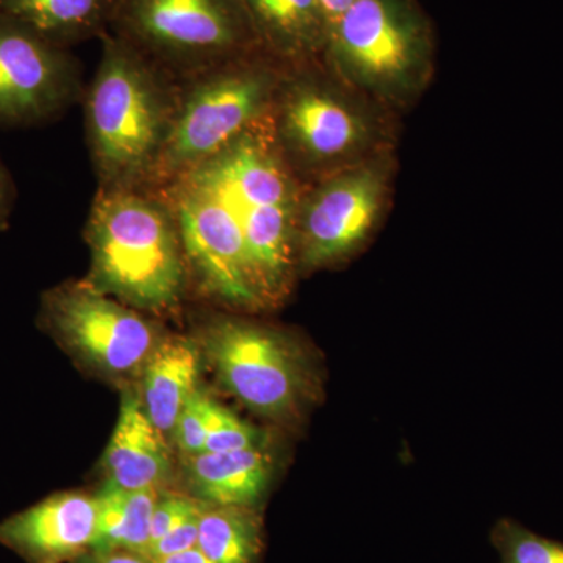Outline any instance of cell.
I'll return each instance as SVG.
<instances>
[{"mask_svg":"<svg viewBox=\"0 0 563 563\" xmlns=\"http://www.w3.org/2000/svg\"><path fill=\"white\" fill-rule=\"evenodd\" d=\"M90 284L146 312L180 301L187 257L172 209L136 188H101L87 225Z\"/></svg>","mask_w":563,"mask_h":563,"instance_id":"obj_1","label":"cell"},{"mask_svg":"<svg viewBox=\"0 0 563 563\" xmlns=\"http://www.w3.org/2000/svg\"><path fill=\"white\" fill-rule=\"evenodd\" d=\"M176 106L154 62L121 36L103 40L87 98L88 143L103 188L151 179Z\"/></svg>","mask_w":563,"mask_h":563,"instance_id":"obj_2","label":"cell"},{"mask_svg":"<svg viewBox=\"0 0 563 563\" xmlns=\"http://www.w3.org/2000/svg\"><path fill=\"white\" fill-rule=\"evenodd\" d=\"M235 62L198 73L191 88L177 99L172 131L151 179L168 184L261 122L272 98V76Z\"/></svg>","mask_w":563,"mask_h":563,"instance_id":"obj_3","label":"cell"},{"mask_svg":"<svg viewBox=\"0 0 563 563\" xmlns=\"http://www.w3.org/2000/svg\"><path fill=\"white\" fill-rule=\"evenodd\" d=\"M113 24L155 65L196 73L239 58L255 38L242 0H120Z\"/></svg>","mask_w":563,"mask_h":563,"instance_id":"obj_4","label":"cell"},{"mask_svg":"<svg viewBox=\"0 0 563 563\" xmlns=\"http://www.w3.org/2000/svg\"><path fill=\"white\" fill-rule=\"evenodd\" d=\"M40 324L65 350L113 377L141 376L161 339L135 309L84 282L44 292Z\"/></svg>","mask_w":563,"mask_h":563,"instance_id":"obj_5","label":"cell"},{"mask_svg":"<svg viewBox=\"0 0 563 563\" xmlns=\"http://www.w3.org/2000/svg\"><path fill=\"white\" fill-rule=\"evenodd\" d=\"M199 346L221 384L252 412L272 420L298 412L307 374L285 336L247 321L218 320L203 329Z\"/></svg>","mask_w":563,"mask_h":563,"instance_id":"obj_6","label":"cell"},{"mask_svg":"<svg viewBox=\"0 0 563 563\" xmlns=\"http://www.w3.org/2000/svg\"><path fill=\"white\" fill-rule=\"evenodd\" d=\"M79 90V66L65 47L0 14V128L54 120Z\"/></svg>","mask_w":563,"mask_h":563,"instance_id":"obj_7","label":"cell"},{"mask_svg":"<svg viewBox=\"0 0 563 563\" xmlns=\"http://www.w3.org/2000/svg\"><path fill=\"white\" fill-rule=\"evenodd\" d=\"M336 60L373 84H393L412 73L424 51L420 21L404 0H357L329 29Z\"/></svg>","mask_w":563,"mask_h":563,"instance_id":"obj_8","label":"cell"},{"mask_svg":"<svg viewBox=\"0 0 563 563\" xmlns=\"http://www.w3.org/2000/svg\"><path fill=\"white\" fill-rule=\"evenodd\" d=\"M384 185L373 172L333 179L303 209L298 242L302 265H328L350 254L368 235L383 203Z\"/></svg>","mask_w":563,"mask_h":563,"instance_id":"obj_9","label":"cell"},{"mask_svg":"<svg viewBox=\"0 0 563 563\" xmlns=\"http://www.w3.org/2000/svg\"><path fill=\"white\" fill-rule=\"evenodd\" d=\"M98 526L95 496L55 493L0 523V543L31 563H60L91 548Z\"/></svg>","mask_w":563,"mask_h":563,"instance_id":"obj_10","label":"cell"},{"mask_svg":"<svg viewBox=\"0 0 563 563\" xmlns=\"http://www.w3.org/2000/svg\"><path fill=\"white\" fill-rule=\"evenodd\" d=\"M280 132L292 150L314 162L340 157L362 139L357 117L312 85H298L285 96Z\"/></svg>","mask_w":563,"mask_h":563,"instance_id":"obj_11","label":"cell"},{"mask_svg":"<svg viewBox=\"0 0 563 563\" xmlns=\"http://www.w3.org/2000/svg\"><path fill=\"white\" fill-rule=\"evenodd\" d=\"M102 463L106 484L125 490H158L168 479L172 459L165 437L131 393L122 396L120 418Z\"/></svg>","mask_w":563,"mask_h":563,"instance_id":"obj_12","label":"cell"},{"mask_svg":"<svg viewBox=\"0 0 563 563\" xmlns=\"http://www.w3.org/2000/svg\"><path fill=\"white\" fill-rule=\"evenodd\" d=\"M201 346L187 336H161L141 372V404L163 437L174 431L185 404L198 390Z\"/></svg>","mask_w":563,"mask_h":563,"instance_id":"obj_13","label":"cell"},{"mask_svg":"<svg viewBox=\"0 0 563 563\" xmlns=\"http://www.w3.org/2000/svg\"><path fill=\"white\" fill-rule=\"evenodd\" d=\"M272 472L273 461L265 446L188 457L192 490L209 506L252 509L268 488Z\"/></svg>","mask_w":563,"mask_h":563,"instance_id":"obj_14","label":"cell"},{"mask_svg":"<svg viewBox=\"0 0 563 563\" xmlns=\"http://www.w3.org/2000/svg\"><path fill=\"white\" fill-rule=\"evenodd\" d=\"M118 5L120 0H0V14L66 49L106 31Z\"/></svg>","mask_w":563,"mask_h":563,"instance_id":"obj_15","label":"cell"},{"mask_svg":"<svg viewBox=\"0 0 563 563\" xmlns=\"http://www.w3.org/2000/svg\"><path fill=\"white\" fill-rule=\"evenodd\" d=\"M255 36L285 55L317 51L329 24L317 0H242Z\"/></svg>","mask_w":563,"mask_h":563,"instance_id":"obj_16","label":"cell"},{"mask_svg":"<svg viewBox=\"0 0 563 563\" xmlns=\"http://www.w3.org/2000/svg\"><path fill=\"white\" fill-rule=\"evenodd\" d=\"M158 490H125L106 484L95 496L98 526L91 548L96 553L131 551L146 555L151 540L152 514Z\"/></svg>","mask_w":563,"mask_h":563,"instance_id":"obj_17","label":"cell"},{"mask_svg":"<svg viewBox=\"0 0 563 563\" xmlns=\"http://www.w3.org/2000/svg\"><path fill=\"white\" fill-rule=\"evenodd\" d=\"M198 548L211 563H257L261 520L251 507L207 504L199 518Z\"/></svg>","mask_w":563,"mask_h":563,"instance_id":"obj_18","label":"cell"},{"mask_svg":"<svg viewBox=\"0 0 563 563\" xmlns=\"http://www.w3.org/2000/svg\"><path fill=\"white\" fill-rule=\"evenodd\" d=\"M493 543L501 563H563V543L537 536L514 521L496 526Z\"/></svg>","mask_w":563,"mask_h":563,"instance_id":"obj_19","label":"cell"},{"mask_svg":"<svg viewBox=\"0 0 563 563\" xmlns=\"http://www.w3.org/2000/svg\"><path fill=\"white\" fill-rule=\"evenodd\" d=\"M262 446H265V435L258 429L236 417L213 398L209 399L203 453H225Z\"/></svg>","mask_w":563,"mask_h":563,"instance_id":"obj_20","label":"cell"},{"mask_svg":"<svg viewBox=\"0 0 563 563\" xmlns=\"http://www.w3.org/2000/svg\"><path fill=\"white\" fill-rule=\"evenodd\" d=\"M210 396L198 388L185 404L174 424L173 437L180 453L192 457L203 453L207 435V407Z\"/></svg>","mask_w":563,"mask_h":563,"instance_id":"obj_21","label":"cell"},{"mask_svg":"<svg viewBox=\"0 0 563 563\" xmlns=\"http://www.w3.org/2000/svg\"><path fill=\"white\" fill-rule=\"evenodd\" d=\"M206 506L207 504L199 499L188 498V496L177 495V493L158 496L154 514H152L150 548L163 537L168 536L177 526L187 521L188 518L201 514Z\"/></svg>","mask_w":563,"mask_h":563,"instance_id":"obj_22","label":"cell"},{"mask_svg":"<svg viewBox=\"0 0 563 563\" xmlns=\"http://www.w3.org/2000/svg\"><path fill=\"white\" fill-rule=\"evenodd\" d=\"M202 512L188 518L187 521L173 529L168 536L152 544L144 558L151 563H155L162 561V559L169 558V555L184 553V551L198 547L199 518H201Z\"/></svg>","mask_w":563,"mask_h":563,"instance_id":"obj_23","label":"cell"},{"mask_svg":"<svg viewBox=\"0 0 563 563\" xmlns=\"http://www.w3.org/2000/svg\"><path fill=\"white\" fill-rule=\"evenodd\" d=\"M14 201H16V190H14L13 179L9 169L0 161V232L9 229Z\"/></svg>","mask_w":563,"mask_h":563,"instance_id":"obj_24","label":"cell"},{"mask_svg":"<svg viewBox=\"0 0 563 563\" xmlns=\"http://www.w3.org/2000/svg\"><path fill=\"white\" fill-rule=\"evenodd\" d=\"M81 563H151L144 555L131 553V551H107L85 558Z\"/></svg>","mask_w":563,"mask_h":563,"instance_id":"obj_25","label":"cell"},{"mask_svg":"<svg viewBox=\"0 0 563 563\" xmlns=\"http://www.w3.org/2000/svg\"><path fill=\"white\" fill-rule=\"evenodd\" d=\"M357 0H317L318 5L328 21L329 29L351 9Z\"/></svg>","mask_w":563,"mask_h":563,"instance_id":"obj_26","label":"cell"},{"mask_svg":"<svg viewBox=\"0 0 563 563\" xmlns=\"http://www.w3.org/2000/svg\"><path fill=\"white\" fill-rule=\"evenodd\" d=\"M155 563H211L198 547L192 550L184 551V553L169 555Z\"/></svg>","mask_w":563,"mask_h":563,"instance_id":"obj_27","label":"cell"}]
</instances>
